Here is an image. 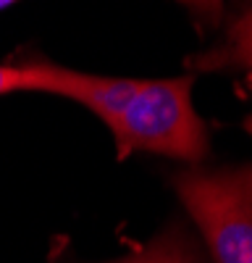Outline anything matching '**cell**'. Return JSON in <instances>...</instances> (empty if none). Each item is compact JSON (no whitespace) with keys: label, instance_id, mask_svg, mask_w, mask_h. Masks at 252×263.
I'll return each mask as SVG.
<instances>
[{"label":"cell","instance_id":"obj_8","mask_svg":"<svg viewBox=\"0 0 252 263\" xmlns=\"http://www.w3.org/2000/svg\"><path fill=\"white\" fill-rule=\"evenodd\" d=\"M244 126H247V132H249V135H252V116H249V119L244 121Z\"/></svg>","mask_w":252,"mask_h":263},{"label":"cell","instance_id":"obj_7","mask_svg":"<svg viewBox=\"0 0 252 263\" xmlns=\"http://www.w3.org/2000/svg\"><path fill=\"white\" fill-rule=\"evenodd\" d=\"M13 3H8V0H0V11H6V8H11Z\"/></svg>","mask_w":252,"mask_h":263},{"label":"cell","instance_id":"obj_4","mask_svg":"<svg viewBox=\"0 0 252 263\" xmlns=\"http://www.w3.org/2000/svg\"><path fill=\"white\" fill-rule=\"evenodd\" d=\"M189 69H195V71L242 69L252 74V6L228 24L221 45L195 55L189 61Z\"/></svg>","mask_w":252,"mask_h":263},{"label":"cell","instance_id":"obj_6","mask_svg":"<svg viewBox=\"0 0 252 263\" xmlns=\"http://www.w3.org/2000/svg\"><path fill=\"white\" fill-rule=\"evenodd\" d=\"M24 92V79H21L18 66H0V95Z\"/></svg>","mask_w":252,"mask_h":263},{"label":"cell","instance_id":"obj_2","mask_svg":"<svg viewBox=\"0 0 252 263\" xmlns=\"http://www.w3.org/2000/svg\"><path fill=\"white\" fill-rule=\"evenodd\" d=\"M171 184L213 263H252V166L186 168Z\"/></svg>","mask_w":252,"mask_h":263},{"label":"cell","instance_id":"obj_5","mask_svg":"<svg viewBox=\"0 0 252 263\" xmlns=\"http://www.w3.org/2000/svg\"><path fill=\"white\" fill-rule=\"evenodd\" d=\"M113 263H207L200 242L181 224L163 229L153 242Z\"/></svg>","mask_w":252,"mask_h":263},{"label":"cell","instance_id":"obj_1","mask_svg":"<svg viewBox=\"0 0 252 263\" xmlns=\"http://www.w3.org/2000/svg\"><path fill=\"white\" fill-rule=\"evenodd\" d=\"M192 74L174 79H139L111 132L118 158L147 150L179 161L207 156V129L192 105Z\"/></svg>","mask_w":252,"mask_h":263},{"label":"cell","instance_id":"obj_3","mask_svg":"<svg viewBox=\"0 0 252 263\" xmlns=\"http://www.w3.org/2000/svg\"><path fill=\"white\" fill-rule=\"evenodd\" d=\"M21 79H24V92H50L81 103L105 124L113 126L118 119L121 108L126 105L137 90L139 79H121V77H97V74H84L74 69H63L50 61H37L24 63Z\"/></svg>","mask_w":252,"mask_h":263}]
</instances>
